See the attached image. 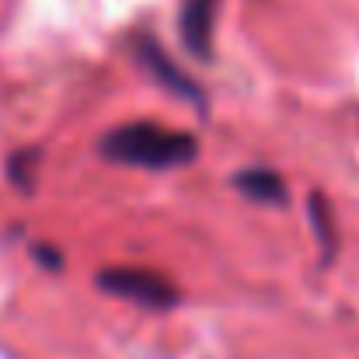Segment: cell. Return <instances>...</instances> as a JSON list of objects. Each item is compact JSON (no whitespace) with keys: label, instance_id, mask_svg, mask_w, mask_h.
<instances>
[{"label":"cell","instance_id":"cell-5","mask_svg":"<svg viewBox=\"0 0 359 359\" xmlns=\"http://www.w3.org/2000/svg\"><path fill=\"white\" fill-rule=\"evenodd\" d=\"M234 185L251 203H269V206H286V182L269 171V168H244L234 175Z\"/></svg>","mask_w":359,"mask_h":359},{"label":"cell","instance_id":"cell-3","mask_svg":"<svg viewBox=\"0 0 359 359\" xmlns=\"http://www.w3.org/2000/svg\"><path fill=\"white\" fill-rule=\"evenodd\" d=\"M217 11H220V0H182L178 32H182L185 49H189L196 60H210V53H213Z\"/></svg>","mask_w":359,"mask_h":359},{"label":"cell","instance_id":"cell-6","mask_svg":"<svg viewBox=\"0 0 359 359\" xmlns=\"http://www.w3.org/2000/svg\"><path fill=\"white\" fill-rule=\"evenodd\" d=\"M39 157H42V150H39V147H28V150L11 154V161H7V168H11V182L21 185L25 192H32V171H35Z\"/></svg>","mask_w":359,"mask_h":359},{"label":"cell","instance_id":"cell-4","mask_svg":"<svg viewBox=\"0 0 359 359\" xmlns=\"http://www.w3.org/2000/svg\"><path fill=\"white\" fill-rule=\"evenodd\" d=\"M133 49H136L140 63H143V67H147L154 77H161L164 84H171V91H175V95H182V98H189V102H196V105L203 102V98H199V91H196V84H192L182 70H175V67L168 63V53H164V49H161L154 39L136 35V39H133Z\"/></svg>","mask_w":359,"mask_h":359},{"label":"cell","instance_id":"cell-7","mask_svg":"<svg viewBox=\"0 0 359 359\" xmlns=\"http://www.w3.org/2000/svg\"><path fill=\"white\" fill-rule=\"evenodd\" d=\"M311 213H314V224H318V238L325 255L332 258L335 255V224H332V206L325 203V196H311Z\"/></svg>","mask_w":359,"mask_h":359},{"label":"cell","instance_id":"cell-1","mask_svg":"<svg viewBox=\"0 0 359 359\" xmlns=\"http://www.w3.org/2000/svg\"><path fill=\"white\" fill-rule=\"evenodd\" d=\"M98 154L112 164L147 168V171H171V168H185L199 157V140L192 133L140 119L109 129L98 140Z\"/></svg>","mask_w":359,"mask_h":359},{"label":"cell","instance_id":"cell-2","mask_svg":"<svg viewBox=\"0 0 359 359\" xmlns=\"http://www.w3.org/2000/svg\"><path fill=\"white\" fill-rule=\"evenodd\" d=\"M95 283H98V290L122 297L136 307H147V311H168L178 304V290L171 286V279L147 272V269H105V272H98Z\"/></svg>","mask_w":359,"mask_h":359}]
</instances>
